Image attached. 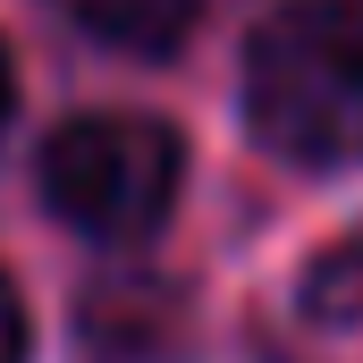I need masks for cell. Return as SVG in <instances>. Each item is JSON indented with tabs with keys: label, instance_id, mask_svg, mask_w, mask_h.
Segmentation results:
<instances>
[{
	"label": "cell",
	"instance_id": "cell-4",
	"mask_svg": "<svg viewBox=\"0 0 363 363\" xmlns=\"http://www.w3.org/2000/svg\"><path fill=\"white\" fill-rule=\"evenodd\" d=\"M93 43H118V51H178L186 34L203 26V0H60Z\"/></svg>",
	"mask_w": 363,
	"mask_h": 363
},
{
	"label": "cell",
	"instance_id": "cell-2",
	"mask_svg": "<svg viewBox=\"0 0 363 363\" xmlns=\"http://www.w3.org/2000/svg\"><path fill=\"white\" fill-rule=\"evenodd\" d=\"M178 135L161 118H127V110H93L68 118L51 144H43V203L85 228L101 245H127V237H152L178 203Z\"/></svg>",
	"mask_w": 363,
	"mask_h": 363
},
{
	"label": "cell",
	"instance_id": "cell-6",
	"mask_svg": "<svg viewBox=\"0 0 363 363\" xmlns=\"http://www.w3.org/2000/svg\"><path fill=\"white\" fill-rule=\"evenodd\" d=\"M0 363H26V304H17L9 271H0Z\"/></svg>",
	"mask_w": 363,
	"mask_h": 363
},
{
	"label": "cell",
	"instance_id": "cell-7",
	"mask_svg": "<svg viewBox=\"0 0 363 363\" xmlns=\"http://www.w3.org/2000/svg\"><path fill=\"white\" fill-rule=\"evenodd\" d=\"M0 118H9V60H0Z\"/></svg>",
	"mask_w": 363,
	"mask_h": 363
},
{
	"label": "cell",
	"instance_id": "cell-5",
	"mask_svg": "<svg viewBox=\"0 0 363 363\" xmlns=\"http://www.w3.org/2000/svg\"><path fill=\"white\" fill-rule=\"evenodd\" d=\"M304 304H313L321 321H363V228L347 237V245H330V254L313 262Z\"/></svg>",
	"mask_w": 363,
	"mask_h": 363
},
{
	"label": "cell",
	"instance_id": "cell-3",
	"mask_svg": "<svg viewBox=\"0 0 363 363\" xmlns=\"http://www.w3.org/2000/svg\"><path fill=\"white\" fill-rule=\"evenodd\" d=\"M169 330H178V296L169 287H152V279H127V287H101L85 304V338L101 363H144L169 347Z\"/></svg>",
	"mask_w": 363,
	"mask_h": 363
},
{
	"label": "cell",
	"instance_id": "cell-1",
	"mask_svg": "<svg viewBox=\"0 0 363 363\" xmlns=\"http://www.w3.org/2000/svg\"><path fill=\"white\" fill-rule=\"evenodd\" d=\"M254 127L287 161L363 152V0H287L245 60Z\"/></svg>",
	"mask_w": 363,
	"mask_h": 363
}]
</instances>
